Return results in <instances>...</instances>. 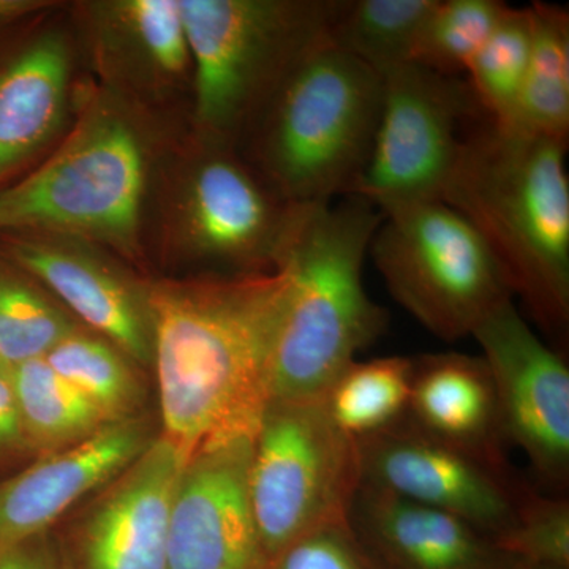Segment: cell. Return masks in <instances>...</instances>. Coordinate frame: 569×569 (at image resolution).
<instances>
[{
    "mask_svg": "<svg viewBox=\"0 0 569 569\" xmlns=\"http://www.w3.org/2000/svg\"><path fill=\"white\" fill-rule=\"evenodd\" d=\"M287 287L277 264L149 295L163 437L187 458L208 441L257 437Z\"/></svg>",
    "mask_w": 569,
    "mask_h": 569,
    "instance_id": "obj_1",
    "label": "cell"
},
{
    "mask_svg": "<svg viewBox=\"0 0 569 569\" xmlns=\"http://www.w3.org/2000/svg\"><path fill=\"white\" fill-rule=\"evenodd\" d=\"M567 142L485 121L462 138L441 201L467 220L542 331L569 326Z\"/></svg>",
    "mask_w": 569,
    "mask_h": 569,
    "instance_id": "obj_2",
    "label": "cell"
},
{
    "mask_svg": "<svg viewBox=\"0 0 569 569\" xmlns=\"http://www.w3.org/2000/svg\"><path fill=\"white\" fill-rule=\"evenodd\" d=\"M380 220L376 206L353 194L298 209L279 260L288 287L272 356V399H318L383 335L387 312L362 280Z\"/></svg>",
    "mask_w": 569,
    "mask_h": 569,
    "instance_id": "obj_3",
    "label": "cell"
},
{
    "mask_svg": "<svg viewBox=\"0 0 569 569\" xmlns=\"http://www.w3.org/2000/svg\"><path fill=\"white\" fill-rule=\"evenodd\" d=\"M383 78L321 44L299 62L269 102L261 157L277 194L291 208L348 197L365 171Z\"/></svg>",
    "mask_w": 569,
    "mask_h": 569,
    "instance_id": "obj_4",
    "label": "cell"
},
{
    "mask_svg": "<svg viewBox=\"0 0 569 569\" xmlns=\"http://www.w3.org/2000/svg\"><path fill=\"white\" fill-rule=\"evenodd\" d=\"M346 0H179L194 66V110L217 138L234 132L328 43Z\"/></svg>",
    "mask_w": 569,
    "mask_h": 569,
    "instance_id": "obj_5",
    "label": "cell"
},
{
    "mask_svg": "<svg viewBox=\"0 0 569 569\" xmlns=\"http://www.w3.org/2000/svg\"><path fill=\"white\" fill-rule=\"evenodd\" d=\"M369 253L392 298L445 342L473 335L492 310L512 299L488 244L443 201L381 212Z\"/></svg>",
    "mask_w": 569,
    "mask_h": 569,
    "instance_id": "obj_6",
    "label": "cell"
},
{
    "mask_svg": "<svg viewBox=\"0 0 569 569\" xmlns=\"http://www.w3.org/2000/svg\"><path fill=\"white\" fill-rule=\"evenodd\" d=\"M361 486L358 443L323 400H277L253 441L249 492L269 560L309 531L347 518Z\"/></svg>",
    "mask_w": 569,
    "mask_h": 569,
    "instance_id": "obj_7",
    "label": "cell"
},
{
    "mask_svg": "<svg viewBox=\"0 0 569 569\" xmlns=\"http://www.w3.org/2000/svg\"><path fill=\"white\" fill-rule=\"evenodd\" d=\"M142 189L137 134L112 112H99L36 173L0 190V231H62L130 246Z\"/></svg>",
    "mask_w": 569,
    "mask_h": 569,
    "instance_id": "obj_8",
    "label": "cell"
},
{
    "mask_svg": "<svg viewBox=\"0 0 569 569\" xmlns=\"http://www.w3.org/2000/svg\"><path fill=\"white\" fill-rule=\"evenodd\" d=\"M381 78L372 151L350 194L380 212L441 201L462 144V123L482 111L466 81L418 63L395 67Z\"/></svg>",
    "mask_w": 569,
    "mask_h": 569,
    "instance_id": "obj_9",
    "label": "cell"
},
{
    "mask_svg": "<svg viewBox=\"0 0 569 569\" xmlns=\"http://www.w3.org/2000/svg\"><path fill=\"white\" fill-rule=\"evenodd\" d=\"M356 443L361 485L448 512L496 541L515 529L530 486L511 467L438 440L408 418Z\"/></svg>",
    "mask_w": 569,
    "mask_h": 569,
    "instance_id": "obj_10",
    "label": "cell"
},
{
    "mask_svg": "<svg viewBox=\"0 0 569 569\" xmlns=\"http://www.w3.org/2000/svg\"><path fill=\"white\" fill-rule=\"evenodd\" d=\"M496 387L509 443L518 445L538 478L563 496L569 485V370L523 320L512 299L471 335Z\"/></svg>",
    "mask_w": 569,
    "mask_h": 569,
    "instance_id": "obj_11",
    "label": "cell"
},
{
    "mask_svg": "<svg viewBox=\"0 0 569 569\" xmlns=\"http://www.w3.org/2000/svg\"><path fill=\"white\" fill-rule=\"evenodd\" d=\"M254 437L201 445L176 486L168 569H269L250 503Z\"/></svg>",
    "mask_w": 569,
    "mask_h": 569,
    "instance_id": "obj_12",
    "label": "cell"
},
{
    "mask_svg": "<svg viewBox=\"0 0 569 569\" xmlns=\"http://www.w3.org/2000/svg\"><path fill=\"white\" fill-rule=\"evenodd\" d=\"M186 455L163 436L130 463L86 512L77 569H168L171 501Z\"/></svg>",
    "mask_w": 569,
    "mask_h": 569,
    "instance_id": "obj_13",
    "label": "cell"
},
{
    "mask_svg": "<svg viewBox=\"0 0 569 569\" xmlns=\"http://www.w3.org/2000/svg\"><path fill=\"white\" fill-rule=\"evenodd\" d=\"M152 440L141 418L110 422L0 481V550L41 537L81 498L118 478Z\"/></svg>",
    "mask_w": 569,
    "mask_h": 569,
    "instance_id": "obj_14",
    "label": "cell"
},
{
    "mask_svg": "<svg viewBox=\"0 0 569 569\" xmlns=\"http://www.w3.org/2000/svg\"><path fill=\"white\" fill-rule=\"evenodd\" d=\"M348 519L387 569H516L519 561L466 520L359 486Z\"/></svg>",
    "mask_w": 569,
    "mask_h": 569,
    "instance_id": "obj_15",
    "label": "cell"
},
{
    "mask_svg": "<svg viewBox=\"0 0 569 569\" xmlns=\"http://www.w3.org/2000/svg\"><path fill=\"white\" fill-rule=\"evenodd\" d=\"M299 208H279L244 167L212 156L190 183L187 223L200 252L276 268Z\"/></svg>",
    "mask_w": 569,
    "mask_h": 569,
    "instance_id": "obj_16",
    "label": "cell"
},
{
    "mask_svg": "<svg viewBox=\"0 0 569 569\" xmlns=\"http://www.w3.org/2000/svg\"><path fill=\"white\" fill-rule=\"evenodd\" d=\"M407 418L438 440L511 467L496 387L481 356L449 351L413 358Z\"/></svg>",
    "mask_w": 569,
    "mask_h": 569,
    "instance_id": "obj_17",
    "label": "cell"
},
{
    "mask_svg": "<svg viewBox=\"0 0 569 569\" xmlns=\"http://www.w3.org/2000/svg\"><path fill=\"white\" fill-rule=\"evenodd\" d=\"M18 263L50 287L84 323L140 365L152 362V323L148 298L99 261L41 241L11 246Z\"/></svg>",
    "mask_w": 569,
    "mask_h": 569,
    "instance_id": "obj_18",
    "label": "cell"
},
{
    "mask_svg": "<svg viewBox=\"0 0 569 569\" xmlns=\"http://www.w3.org/2000/svg\"><path fill=\"white\" fill-rule=\"evenodd\" d=\"M69 74V54L58 36L40 37L0 70V178L56 132Z\"/></svg>",
    "mask_w": 569,
    "mask_h": 569,
    "instance_id": "obj_19",
    "label": "cell"
},
{
    "mask_svg": "<svg viewBox=\"0 0 569 569\" xmlns=\"http://www.w3.org/2000/svg\"><path fill=\"white\" fill-rule=\"evenodd\" d=\"M533 44L511 122L505 127L567 142L569 137V14L533 2Z\"/></svg>",
    "mask_w": 569,
    "mask_h": 569,
    "instance_id": "obj_20",
    "label": "cell"
},
{
    "mask_svg": "<svg viewBox=\"0 0 569 569\" xmlns=\"http://www.w3.org/2000/svg\"><path fill=\"white\" fill-rule=\"evenodd\" d=\"M9 380L31 451L44 455L69 448L110 425L96 403L44 358L13 367Z\"/></svg>",
    "mask_w": 569,
    "mask_h": 569,
    "instance_id": "obj_21",
    "label": "cell"
},
{
    "mask_svg": "<svg viewBox=\"0 0 569 569\" xmlns=\"http://www.w3.org/2000/svg\"><path fill=\"white\" fill-rule=\"evenodd\" d=\"M413 358L355 359L326 389L329 418L355 441L377 436L408 415Z\"/></svg>",
    "mask_w": 569,
    "mask_h": 569,
    "instance_id": "obj_22",
    "label": "cell"
},
{
    "mask_svg": "<svg viewBox=\"0 0 569 569\" xmlns=\"http://www.w3.org/2000/svg\"><path fill=\"white\" fill-rule=\"evenodd\" d=\"M437 2L346 0L329 33V43L385 73L411 62L419 36Z\"/></svg>",
    "mask_w": 569,
    "mask_h": 569,
    "instance_id": "obj_23",
    "label": "cell"
},
{
    "mask_svg": "<svg viewBox=\"0 0 569 569\" xmlns=\"http://www.w3.org/2000/svg\"><path fill=\"white\" fill-rule=\"evenodd\" d=\"M533 44V14L529 7L507 6L466 74L479 110L498 126L515 114Z\"/></svg>",
    "mask_w": 569,
    "mask_h": 569,
    "instance_id": "obj_24",
    "label": "cell"
},
{
    "mask_svg": "<svg viewBox=\"0 0 569 569\" xmlns=\"http://www.w3.org/2000/svg\"><path fill=\"white\" fill-rule=\"evenodd\" d=\"M44 359L59 376L92 400L108 421L137 418L142 387L127 356L112 343L74 331Z\"/></svg>",
    "mask_w": 569,
    "mask_h": 569,
    "instance_id": "obj_25",
    "label": "cell"
},
{
    "mask_svg": "<svg viewBox=\"0 0 569 569\" xmlns=\"http://www.w3.org/2000/svg\"><path fill=\"white\" fill-rule=\"evenodd\" d=\"M507 6L501 0H438L422 28L411 62L443 77L459 78Z\"/></svg>",
    "mask_w": 569,
    "mask_h": 569,
    "instance_id": "obj_26",
    "label": "cell"
},
{
    "mask_svg": "<svg viewBox=\"0 0 569 569\" xmlns=\"http://www.w3.org/2000/svg\"><path fill=\"white\" fill-rule=\"evenodd\" d=\"M78 331L77 326L39 291L0 272V366L47 358L52 348Z\"/></svg>",
    "mask_w": 569,
    "mask_h": 569,
    "instance_id": "obj_27",
    "label": "cell"
},
{
    "mask_svg": "<svg viewBox=\"0 0 569 569\" xmlns=\"http://www.w3.org/2000/svg\"><path fill=\"white\" fill-rule=\"evenodd\" d=\"M519 563L569 569V501L527 489L515 529L496 541Z\"/></svg>",
    "mask_w": 569,
    "mask_h": 569,
    "instance_id": "obj_28",
    "label": "cell"
},
{
    "mask_svg": "<svg viewBox=\"0 0 569 569\" xmlns=\"http://www.w3.org/2000/svg\"><path fill=\"white\" fill-rule=\"evenodd\" d=\"M118 10L153 67L168 74L186 69L190 54L179 0H129Z\"/></svg>",
    "mask_w": 569,
    "mask_h": 569,
    "instance_id": "obj_29",
    "label": "cell"
},
{
    "mask_svg": "<svg viewBox=\"0 0 569 569\" xmlns=\"http://www.w3.org/2000/svg\"><path fill=\"white\" fill-rule=\"evenodd\" d=\"M269 569H387L350 523L340 518L309 531L284 548Z\"/></svg>",
    "mask_w": 569,
    "mask_h": 569,
    "instance_id": "obj_30",
    "label": "cell"
},
{
    "mask_svg": "<svg viewBox=\"0 0 569 569\" xmlns=\"http://www.w3.org/2000/svg\"><path fill=\"white\" fill-rule=\"evenodd\" d=\"M24 451L31 448L22 432L9 373L0 370V460L17 458Z\"/></svg>",
    "mask_w": 569,
    "mask_h": 569,
    "instance_id": "obj_31",
    "label": "cell"
},
{
    "mask_svg": "<svg viewBox=\"0 0 569 569\" xmlns=\"http://www.w3.org/2000/svg\"><path fill=\"white\" fill-rule=\"evenodd\" d=\"M0 569H56L41 537L0 550Z\"/></svg>",
    "mask_w": 569,
    "mask_h": 569,
    "instance_id": "obj_32",
    "label": "cell"
},
{
    "mask_svg": "<svg viewBox=\"0 0 569 569\" xmlns=\"http://www.w3.org/2000/svg\"><path fill=\"white\" fill-rule=\"evenodd\" d=\"M36 3L20 2V0H0V24L14 18L20 17L22 13H28L33 9Z\"/></svg>",
    "mask_w": 569,
    "mask_h": 569,
    "instance_id": "obj_33",
    "label": "cell"
},
{
    "mask_svg": "<svg viewBox=\"0 0 569 569\" xmlns=\"http://www.w3.org/2000/svg\"><path fill=\"white\" fill-rule=\"evenodd\" d=\"M516 569H553V568H545V567H531V565L520 563Z\"/></svg>",
    "mask_w": 569,
    "mask_h": 569,
    "instance_id": "obj_34",
    "label": "cell"
},
{
    "mask_svg": "<svg viewBox=\"0 0 569 569\" xmlns=\"http://www.w3.org/2000/svg\"><path fill=\"white\" fill-rule=\"evenodd\" d=\"M0 370H2V372H6V369H3L2 366H0ZM7 373V372H6Z\"/></svg>",
    "mask_w": 569,
    "mask_h": 569,
    "instance_id": "obj_35",
    "label": "cell"
}]
</instances>
